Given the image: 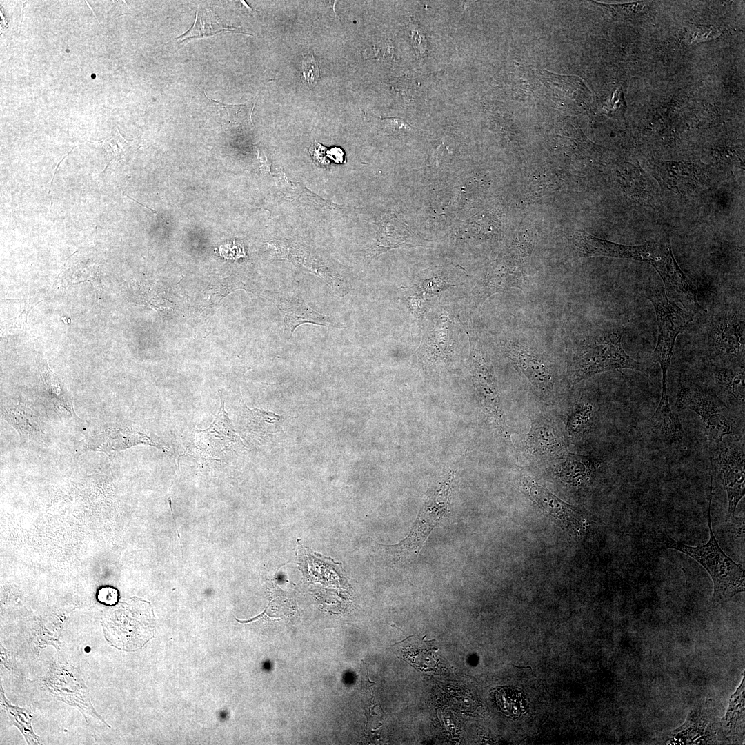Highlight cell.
I'll return each instance as SVG.
<instances>
[{
  "instance_id": "6da1fadb",
  "label": "cell",
  "mask_w": 745,
  "mask_h": 745,
  "mask_svg": "<svg viewBox=\"0 0 745 745\" xmlns=\"http://www.w3.org/2000/svg\"><path fill=\"white\" fill-rule=\"evenodd\" d=\"M713 479L711 478L710 497L707 513L710 533L708 541L704 544L691 546L666 536L665 545L694 559L708 573L713 582L712 602L719 606L737 594L744 591L745 573L739 564L734 562L721 548L713 533L711 525V506L713 498Z\"/></svg>"
},
{
  "instance_id": "7a4b0ae2",
  "label": "cell",
  "mask_w": 745,
  "mask_h": 745,
  "mask_svg": "<svg viewBox=\"0 0 745 745\" xmlns=\"http://www.w3.org/2000/svg\"><path fill=\"white\" fill-rule=\"evenodd\" d=\"M675 406L678 410H691L701 417L710 447L722 443L725 436L737 438L744 435V428L739 425L731 408L695 384L680 381Z\"/></svg>"
},
{
  "instance_id": "3957f363",
  "label": "cell",
  "mask_w": 745,
  "mask_h": 745,
  "mask_svg": "<svg viewBox=\"0 0 745 745\" xmlns=\"http://www.w3.org/2000/svg\"><path fill=\"white\" fill-rule=\"evenodd\" d=\"M621 341L622 335L617 332L597 334L583 340L574 356L573 384L609 370L624 368L644 370L642 363L626 353Z\"/></svg>"
},
{
  "instance_id": "277c9868",
  "label": "cell",
  "mask_w": 745,
  "mask_h": 745,
  "mask_svg": "<svg viewBox=\"0 0 745 745\" xmlns=\"http://www.w3.org/2000/svg\"><path fill=\"white\" fill-rule=\"evenodd\" d=\"M455 472L427 495L410 533L398 544H379L396 562H405L417 557L432 530L448 514Z\"/></svg>"
},
{
  "instance_id": "5b68a950",
  "label": "cell",
  "mask_w": 745,
  "mask_h": 745,
  "mask_svg": "<svg viewBox=\"0 0 745 745\" xmlns=\"http://www.w3.org/2000/svg\"><path fill=\"white\" fill-rule=\"evenodd\" d=\"M646 293L655 308L659 328L653 360L659 364L662 370V386H666V373L676 338L692 320V316L672 301L660 286L648 288Z\"/></svg>"
},
{
  "instance_id": "8992f818",
  "label": "cell",
  "mask_w": 745,
  "mask_h": 745,
  "mask_svg": "<svg viewBox=\"0 0 745 745\" xmlns=\"http://www.w3.org/2000/svg\"><path fill=\"white\" fill-rule=\"evenodd\" d=\"M744 460L742 442L722 441L710 447L711 469L727 493L726 522L735 517L737 504L745 494Z\"/></svg>"
},
{
  "instance_id": "52a82bcc",
  "label": "cell",
  "mask_w": 745,
  "mask_h": 745,
  "mask_svg": "<svg viewBox=\"0 0 745 745\" xmlns=\"http://www.w3.org/2000/svg\"><path fill=\"white\" fill-rule=\"evenodd\" d=\"M648 262L661 277L667 297L680 303L686 310H695L698 306L697 289L677 263L669 237L653 241V251Z\"/></svg>"
},
{
  "instance_id": "ba28073f",
  "label": "cell",
  "mask_w": 745,
  "mask_h": 745,
  "mask_svg": "<svg viewBox=\"0 0 745 745\" xmlns=\"http://www.w3.org/2000/svg\"><path fill=\"white\" fill-rule=\"evenodd\" d=\"M728 742L711 699L698 703L690 711L686 722L672 731L666 744H708Z\"/></svg>"
},
{
  "instance_id": "9c48e42d",
  "label": "cell",
  "mask_w": 745,
  "mask_h": 745,
  "mask_svg": "<svg viewBox=\"0 0 745 745\" xmlns=\"http://www.w3.org/2000/svg\"><path fill=\"white\" fill-rule=\"evenodd\" d=\"M709 341L712 356L726 364L723 366L744 364V317L727 312L716 317Z\"/></svg>"
},
{
  "instance_id": "30bf717a",
  "label": "cell",
  "mask_w": 745,
  "mask_h": 745,
  "mask_svg": "<svg viewBox=\"0 0 745 745\" xmlns=\"http://www.w3.org/2000/svg\"><path fill=\"white\" fill-rule=\"evenodd\" d=\"M472 368L476 393L481 405L493 418L503 437L510 444V435L501 408L490 365L479 350L473 353Z\"/></svg>"
},
{
  "instance_id": "8fae6325",
  "label": "cell",
  "mask_w": 745,
  "mask_h": 745,
  "mask_svg": "<svg viewBox=\"0 0 745 745\" xmlns=\"http://www.w3.org/2000/svg\"><path fill=\"white\" fill-rule=\"evenodd\" d=\"M573 244L580 257L604 256L649 261L653 241L640 246L619 244L595 237L584 230L573 235Z\"/></svg>"
},
{
  "instance_id": "7c38bea8",
  "label": "cell",
  "mask_w": 745,
  "mask_h": 745,
  "mask_svg": "<svg viewBox=\"0 0 745 745\" xmlns=\"http://www.w3.org/2000/svg\"><path fill=\"white\" fill-rule=\"evenodd\" d=\"M522 487L538 506L558 519L570 533L581 535L583 533L585 519L575 507L563 501L530 478H524Z\"/></svg>"
},
{
  "instance_id": "4fadbf2b",
  "label": "cell",
  "mask_w": 745,
  "mask_h": 745,
  "mask_svg": "<svg viewBox=\"0 0 745 745\" xmlns=\"http://www.w3.org/2000/svg\"><path fill=\"white\" fill-rule=\"evenodd\" d=\"M193 439L199 453L208 457L221 455L239 443V438L225 411L222 398L219 410L213 422L205 430H197Z\"/></svg>"
},
{
  "instance_id": "5bb4252c",
  "label": "cell",
  "mask_w": 745,
  "mask_h": 745,
  "mask_svg": "<svg viewBox=\"0 0 745 745\" xmlns=\"http://www.w3.org/2000/svg\"><path fill=\"white\" fill-rule=\"evenodd\" d=\"M139 444H148L164 450L146 434L131 428L117 426H108L92 434L86 442L85 450L100 451L110 455Z\"/></svg>"
},
{
  "instance_id": "9a60e30c",
  "label": "cell",
  "mask_w": 745,
  "mask_h": 745,
  "mask_svg": "<svg viewBox=\"0 0 745 745\" xmlns=\"http://www.w3.org/2000/svg\"><path fill=\"white\" fill-rule=\"evenodd\" d=\"M507 352L515 366L539 389L547 391L553 387L548 365L535 350L519 341L508 345Z\"/></svg>"
},
{
  "instance_id": "2e32d148",
  "label": "cell",
  "mask_w": 745,
  "mask_h": 745,
  "mask_svg": "<svg viewBox=\"0 0 745 745\" xmlns=\"http://www.w3.org/2000/svg\"><path fill=\"white\" fill-rule=\"evenodd\" d=\"M277 306L284 317L285 333L289 335H292L297 326L305 323L344 328L343 324L335 317L315 312L298 297H283L277 301Z\"/></svg>"
},
{
  "instance_id": "e0dca14e",
  "label": "cell",
  "mask_w": 745,
  "mask_h": 745,
  "mask_svg": "<svg viewBox=\"0 0 745 745\" xmlns=\"http://www.w3.org/2000/svg\"><path fill=\"white\" fill-rule=\"evenodd\" d=\"M1 417L19 433L21 444L43 442L46 435L40 419L25 403L1 406Z\"/></svg>"
},
{
  "instance_id": "ac0fdd59",
  "label": "cell",
  "mask_w": 745,
  "mask_h": 745,
  "mask_svg": "<svg viewBox=\"0 0 745 745\" xmlns=\"http://www.w3.org/2000/svg\"><path fill=\"white\" fill-rule=\"evenodd\" d=\"M713 376L721 397L719 399L729 408H739L744 410L745 402L744 364L716 366L713 370Z\"/></svg>"
},
{
  "instance_id": "d6986e66",
  "label": "cell",
  "mask_w": 745,
  "mask_h": 745,
  "mask_svg": "<svg viewBox=\"0 0 745 745\" xmlns=\"http://www.w3.org/2000/svg\"><path fill=\"white\" fill-rule=\"evenodd\" d=\"M649 427L654 434L669 443H679L684 437L679 418L669 403L666 386H662L661 398L649 420Z\"/></svg>"
},
{
  "instance_id": "ffe728a7",
  "label": "cell",
  "mask_w": 745,
  "mask_h": 745,
  "mask_svg": "<svg viewBox=\"0 0 745 745\" xmlns=\"http://www.w3.org/2000/svg\"><path fill=\"white\" fill-rule=\"evenodd\" d=\"M543 79L551 90L554 99L563 106L570 108L582 106L584 101L589 97L588 89L576 77L560 76L546 72Z\"/></svg>"
},
{
  "instance_id": "44dd1931",
  "label": "cell",
  "mask_w": 745,
  "mask_h": 745,
  "mask_svg": "<svg viewBox=\"0 0 745 745\" xmlns=\"http://www.w3.org/2000/svg\"><path fill=\"white\" fill-rule=\"evenodd\" d=\"M39 373L47 404L59 417H76L72 397L65 391L59 379L48 364L40 367Z\"/></svg>"
},
{
  "instance_id": "7402d4cb",
  "label": "cell",
  "mask_w": 745,
  "mask_h": 745,
  "mask_svg": "<svg viewBox=\"0 0 745 745\" xmlns=\"http://www.w3.org/2000/svg\"><path fill=\"white\" fill-rule=\"evenodd\" d=\"M241 415L242 429L257 440H264L279 431L284 421L282 416L259 409L251 410L244 404Z\"/></svg>"
},
{
  "instance_id": "603a6c76",
  "label": "cell",
  "mask_w": 745,
  "mask_h": 745,
  "mask_svg": "<svg viewBox=\"0 0 745 745\" xmlns=\"http://www.w3.org/2000/svg\"><path fill=\"white\" fill-rule=\"evenodd\" d=\"M745 678L731 696L725 715L721 719L723 733L728 742H737L744 735Z\"/></svg>"
},
{
  "instance_id": "cb8c5ba5",
  "label": "cell",
  "mask_w": 745,
  "mask_h": 745,
  "mask_svg": "<svg viewBox=\"0 0 745 745\" xmlns=\"http://www.w3.org/2000/svg\"><path fill=\"white\" fill-rule=\"evenodd\" d=\"M397 648L402 658L421 670L437 671L441 669V660L431 646L417 637L402 641L397 644Z\"/></svg>"
},
{
  "instance_id": "d4e9b609",
  "label": "cell",
  "mask_w": 745,
  "mask_h": 745,
  "mask_svg": "<svg viewBox=\"0 0 745 745\" xmlns=\"http://www.w3.org/2000/svg\"><path fill=\"white\" fill-rule=\"evenodd\" d=\"M528 449L535 455H548L559 452L562 448L559 437L548 425L536 422L527 435Z\"/></svg>"
},
{
  "instance_id": "484cf974",
  "label": "cell",
  "mask_w": 745,
  "mask_h": 745,
  "mask_svg": "<svg viewBox=\"0 0 745 745\" xmlns=\"http://www.w3.org/2000/svg\"><path fill=\"white\" fill-rule=\"evenodd\" d=\"M595 470L591 459L569 454L560 470L562 479L567 482L582 484L590 480Z\"/></svg>"
},
{
  "instance_id": "4316f807",
  "label": "cell",
  "mask_w": 745,
  "mask_h": 745,
  "mask_svg": "<svg viewBox=\"0 0 745 745\" xmlns=\"http://www.w3.org/2000/svg\"><path fill=\"white\" fill-rule=\"evenodd\" d=\"M497 704L506 715L517 718L526 713L527 704L522 693L516 688L502 687L495 692Z\"/></svg>"
},
{
  "instance_id": "83f0119b",
  "label": "cell",
  "mask_w": 745,
  "mask_h": 745,
  "mask_svg": "<svg viewBox=\"0 0 745 745\" xmlns=\"http://www.w3.org/2000/svg\"><path fill=\"white\" fill-rule=\"evenodd\" d=\"M646 2H634L625 4L607 5L599 3L604 12L616 19H630L639 17L645 10Z\"/></svg>"
},
{
  "instance_id": "f1b7e54d",
  "label": "cell",
  "mask_w": 745,
  "mask_h": 745,
  "mask_svg": "<svg viewBox=\"0 0 745 745\" xmlns=\"http://www.w3.org/2000/svg\"><path fill=\"white\" fill-rule=\"evenodd\" d=\"M301 76L304 82L308 88H312L317 83L320 77L319 63L315 59L312 51L303 54L301 63Z\"/></svg>"
},
{
  "instance_id": "f546056e",
  "label": "cell",
  "mask_w": 745,
  "mask_h": 745,
  "mask_svg": "<svg viewBox=\"0 0 745 745\" xmlns=\"http://www.w3.org/2000/svg\"><path fill=\"white\" fill-rule=\"evenodd\" d=\"M592 413V406L586 404L571 415L567 424L568 433L573 435L579 433L586 426Z\"/></svg>"
},
{
  "instance_id": "4dcf8cb0",
  "label": "cell",
  "mask_w": 745,
  "mask_h": 745,
  "mask_svg": "<svg viewBox=\"0 0 745 745\" xmlns=\"http://www.w3.org/2000/svg\"><path fill=\"white\" fill-rule=\"evenodd\" d=\"M410 39L415 48L417 55L419 57L424 55L427 50V41L424 31L420 26L410 21Z\"/></svg>"
},
{
  "instance_id": "1f68e13d",
  "label": "cell",
  "mask_w": 745,
  "mask_h": 745,
  "mask_svg": "<svg viewBox=\"0 0 745 745\" xmlns=\"http://www.w3.org/2000/svg\"><path fill=\"white\" fill-rule=\"evenodd\" d=\"M119 597L118 590L110 586L100 587L97 593V601L107 606L115 605L119 600Z\"/></svg>"
},
{
  "instance_id": "d6a6232c",
  "label": "cell",
  "mask_w": 745,
  "mask_h": 745,
  "mask_svg": "<svg viewBox=\"0 0 745 745\" xmlns=\"http://www.w3.org/2000/svg\"><path fill=\"white\" fill-rule=\"evenodd\" d=\"M604 108L607 110L609 113L618 111L624 112L626 103L622 88H619L615 90L613 96L606 101Z\"/></svg>"
},
{
  "instance_id": "836d02e7",
  "label": "cell",
  "mask_w": 745,
  "mask_h": 745,
  "mask_svg": "<svg viewBox=\"0 0 745 745\" xmlns=\"http://www.w3.org/2000/svg\"><path fill=\"white\" fill-rule=\"evenodd\" d=\"M382 121L384 122L385 126L388 127L389 130H392L393 132H399L402 131V128L409 130L410 129H414L412 126L405 122L404 119L397 117H388L382 118Z\"/></svg>"
}]
</instances>
